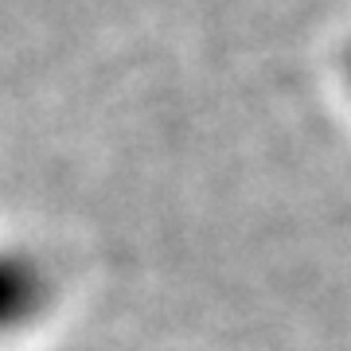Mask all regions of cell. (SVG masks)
<instances>
[{"label":"cell","mask_w":351,"mask_h":351,"mask_svg":"<svg viewBox=\"0 0 351 351\" xmlns=\"http://www.w3.org/2000/svg\"><path fill=\"white\" fill-rule=\"evenodd\" d=\"M51 304V274L27 254H0V336L20 332Z\"/></svg>","instance_id":"cell-1"}]
</instances>
